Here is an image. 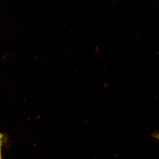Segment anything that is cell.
I'll return each instance as SVG.
<instances>
[{
  "mask_svg": "<svg viewBox=\"0 0 159 159\" xmlns=\"http://www.w3.org/2000/svg\"><path fill=\"white\" fill-rule=\"evenodd\" d=\"M0 159H1V151H0Z\"/></svg>",
  "mask_w": 159,
  "mask_h": 159,
  "instance_id": "3",
  "label": "cell"
},
{
  "mask_svg": "<svg viewBox=\"0 0 159 159\" xmlns=\"http://www.w3.org/2000/svg\"><path fill=\"white\" fill-rule=\"evenodd\" d=\"M3 135L0 133V139H2L3 138Z\"/></svg>",
  "mask_w": 159,
  "mask_h": 159,
  "instance_id": "2",
  "label": "cell"
},
{
  "mask_svg": "<svg viewBox=\"0 0 159 159\" xmlns=\"http://www.w3.org/2000/svg\"><path fill=\"white\" fill-rule=\"evenodd\" d=\"M2 144V143L1 139H0V151H1V148Z\"/></svg>",
  "mask_w": 159,
  "mask_h": 159,
  "instance_id": "1",
  "label": "cell"
}]
</instances>
